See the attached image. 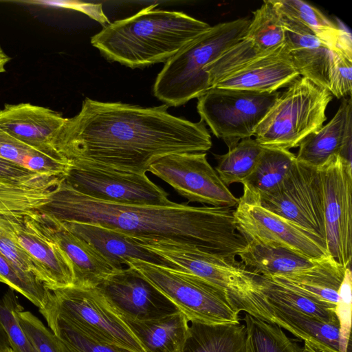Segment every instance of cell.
<instances>
[{"mask_svg": "<svg viewBox=\"0 0 352 352\" xmlns=\"http://www.w3.org/2000/svg\"><path fill=\"white\" fill-rule=\"evenodd\" d=\"M148 172L169 184L190 202L236 207L239 202L207 160L206 153H179L154 162Z\"/></svg>", "mask_w": 352, "mask_h": 352, "instance_id": "cell-11", "label": "cell"}, {"mask_svg": "<svg viewBox=\"0 0 352 352\" xmlns=\"http://www.w3.org/2000/svg\"><path fill=\"white\" fill-rule=\"evenodd\" d=\"M234 215L239 231L248 241L287 248L311 259L331 257L322 239L267 210L258 201L241 197Z\"/></svg>", "mask_w": 352, "mask_h": 352, "instance_id": "cell-13", "label": "cell"}, {"mask_svg": "<svg viewBox=\"0 0 352 352\" xmlns=\"http://www.w3.org/2000/svg\"><path fill=\"white\" fill-rule=\"evenodd\" d=\"M352 56L335 51L329 91L338 98L351 95Z\"/></svg>", "mask_w": 352, "mask_h": 352, "instance_id": "cell-39", "label": "cell"}, {"mask_svg": "<svg viewBox=\"0 0 352 352\" xmlns=\"http://www.w3.org/2000/svg\"><path fill=\"white\" fill-rule=\"evenodd\" d=\"M0 352H13V351H12V349L10 348V349H9L8 351H1L0 350Z\"/></svg>", "mask_w": 352, "mask_h": 352, "instance_id": "cell-44", "label": "cell"}, {"mask_svg": "<svg viewBox=\"0 0 352 352\" xmlns=\"http://www.w3.org/2000/svg\"><path fill=\"white\" fill-rule=\"evenodd\" d=\"M59 352H131L106 344L74 324L58 318L45 319Z\"/></svg>", "mask_w": 352, "mask_h": 352, "instance_id": "cell-34", "label": "cell"}, {"mask_svg": "<svg viewBox=\"0 0 352 352\" xmlns=\"http://www.w3.org/2000/svg\"><path fill=\"white\" fill-rule=\"evenodd\" d=\"M296 155L289 150L265 147L251 174L243 181L241 197L258 199L276 188L291 170Z\"/></svg>", "mask_w": 352, "mask_h": 352, "instance_id": "cell-27", "label": "cell"}, {"mask_svg": "<svg viewBox=\"0 0 352 352\" xmlns=\"http://www.w3.org/2000/svg\"><path fill=\"white\" fill-rule=\"evenodd\" d=\"M283 45L228 76L213 87L274 92L300 77Z\"/></svg>", "mask_w": 352, "mask_h": 352, "instance_id": "cell-22", "label": "cell"}, {"mask_svg": "<svg viewBox=\"0 0 352 352\" xmlns=\"http://www.w3.org/2000/svg\"><path fill=\"white\" fill-rule=\"evenodd\" d=\"M280 93L210 87L199 96L197 109L201 120L230 149L254 135L256 128Z\"/></svg>", "mask_w": 352, "mask_h": 352, "instance_id": "cell-8", "label": "cell"}, {"mask_svg": "<svg viewBox=\"0 0 352 352\" xmlns=\"http://www.w3.org/2000/svg\"><path fill=\"white\" fill-rule=\"evenodd\" d=\"M37 174L0 157V178L22 179Z\"/></svg>", "mask_w": 352, "mask_h": 352, "instance_id": "cell-41", "label": "cell"}, {"mask_svg": "<svg viewBox=\"0 0 352 352\" xmlns=\"http://www.w3.org/2000/svg\"><path fill=\"white\" fill-rule=\"evenodd\" d=\"M257 201L264 208L314 233L325 243L322 184L318 169L296 160L283 182Z\"/></svg>", "mask_w": 352, "mask_h": 352, "instance_id": "cell-9", "label": "cell"}, {"mask_svg": "<svg viewBox=\"0 0 352 352\" xmlns=\"http://www.w3.org/2000/svg\"><path fill=\"white\" fill-rule=\"evenodd\" d=\"M332 96L328 89L300 76L280 93L256 128L255 140L265 147H298L323 126Z\"/></svg>", "mask_w": 352, "mask_h": 352, "instance_id": "cell-6", "label": "cell"}, {"mask_svg": "<svg viewBox=\"0 0 352 352\" xmlns=\"http://www.w3.org/2000/svg\"><path fill=\"white\" fill-rule=\"evenodd\" d=\"M62 223L73 234L96 249L116 272L123 269L131 258L168 267L163 258L122 232L93 223Z\"/></svg>", "mask_w": 352, "mask_h": 352, "instance_id": "cell-23", "label": "cell"}, {"mask_svg": "<svg viewBox=\"0 0 352 352\" xmlns=\"http://www.w3.org/2000/svg\"><path fill=\"white\" fill-rule=\"evenodd\" d=\"M16 316L21 328L38 352H59L54 333L36 316L24 311L21 305Z\"/></svg>", "mask_w": 352, "mask_h": 352, "instance_id": "cell-38", "label": "cell"}, {"mask_svg": "<svg viewBox=\"0 0 352 352\" xmlns=\"http://www.w3.org/2000/svg\"><path fill=\"white\" fill-rule=\"evenodd\" d=\"M183 352H248L245 326L191 323Z\"/></svg>", "mask_w": 352, "mask_h": 352, "instance_id": "cell-28", "label": "cell"}, {"mask_svg": "<svg viewBox=\"0 0 352 352\" xmlns=\"http://www.w3.org/2000/svg\"><path fill=\"white\" fill-rule=\"evenodd\" d=\"M0 219L33 262L39 280L48 289L74 285L69 258L30 212L0 210Z\"/></svg>", "mask_w": 352, "mask_h": 352, "instance_id": "cell-15", "label": "cell"}, {"mask_svg": "<svg viewBox=\"0 0 352 352\" xmlns=\"http://www.w3.org/2000/svg\"><path fill=\"white\" fill-rule=\"evenodd\" d=\"M238 256L247 270L266 276H292L310 270L325 260L311 259L287 248L252 241H248L246 248Z\"/></svg>", "mask_w": 352, "mask_h": 352, "instance_id": "cell-25", "label": "cell"}, {"mask_svg": "<svg viewBox=\"0 0 352 352\" xmlns=\"http://www.w3.org/2000/svg\"><path fill=\"white\" fill-rule=\"evenodd\" d=\"M0 157L39 174L65 175L72 166L69 162L45 155L1 129Z\"/></svg>", "mask_w": 352, "mask_h": 352, "instance_id": "cell-30", "label": "cell"}, {"mask_svg": "<svg viewBox=\"0 0 352 352\" xmlns=\"http://www.w3.org/2000/svg\"><path fill=\"white\" fill-rule=\"evenodd\" d=\"M40 313L45 319L54 317L72 323L106 344L131 352H147L97 287L71 286L52 290Z\"/></svg>", "mask_w": 352, "mask_h": 352, "instance_id": "cell-7", "label": "cell"}, {"mask_svg": "<svg viewBox=\"0 0 352 352\" xmlns=\"http://www.w3.org/2000/svg\"><path fill=\"white\" fill-rule=\"evenodd\" d=\"M64 181L76 192L102 201L152 206L172 202L168 194L146 174L72 164Z\"/></svg>", "mask_w": 352, "mask_h": 352, "instance_id": "cell-10", "label": "cell"}, {"mask_svg": "<svg viewBox=\"0 0 352 352\" xmlns=\"http://www.w3.org/2000/svg\"><path fill=\"white\" fill-rule=\"evenodd\" d=\"M254 276L256 288L267 299L323 322L338 324L336 305L302 294L268 276L256 274Z\"/></svg>", "mask_w": 352, "mask_h": 352, "instance_id": "cell-29", "label": "cell"}, {"mask_svg": "<svg viewBox=\"0 0 352 352\" xmlns=\"http://www.w3.org/2000/svg\"><path fill=\"white\" fill-rule=\"evenodd\" d=\"M245 38L262 53L270 54L284 45L285 32L280 14L270 0L253 12Z\"/></svg>", "mask_w": 352, "mask_h": 352, "instance_id": "cell-32", "label": "cell"}, {"mask_svg": "<svg viewBox=\"0 0 352 352\" xmlns=\"http://www.w3.org/2000/svg\"><path fill=\"white\" fill-rule=\"evenodd\" d=\"M67 118L49 108L19 103L0 109V129L50 157L64 159L56 150V138Z\"/></svg>", "mask_w": 352, "mask_h": 352, "instance_id": "cell-18", "label": "cell"}, {"mask_svg": "<svg viewBox=\"0 0 352 352\" xmlns=\"http://www.w3.org/2000/svg\"><path fill=\"white\" fill-rule=\"evenodd\" d=\"M14 291L10 288L0 299V322L13 352H38L19 323L16 311L21 305Z\"/></svg>", "mask_w": 352, "mask_h": 352, "instance_id": "cell-36", "label": "cell"}, {"mask_svg": "<svg viewBox=\"0 0 352 352\" xmlns=\"http://www.w3.org/2000/svg\"><path fill=\"white\" fill-rule=\"evenodd\" d=\"M168 107L86 98L80 112L67 118L55 148L72 164L139 174L165 155L209 151L205 123L173 116Z\"/></svg>", "mask_w": 352, "mask_h": 352, "instance_id": "cell-1", "label": "cell"}, {"mask_svg": "<svg viewBox=\"0 0 352 352\" xmlns=\"http://www.w3.org/2000/svg\"><path fill=\"white\" fill-rule=\"evenodd\" d=\"M248 352H302V348L286 336L282 328L249 314L243 318Z\"/></svg>", "mask_w": 352, "mask_h": 352, "instance_id": "cell-33", "label": "cell"}, {"mask_svg": "<svg viewBox=\"0 0 352 352\" xmlns=\"http://www.w3.org/2000/svg\"><path fill=\"white\" fill-rule=\"evenodd\" d=\"M352 100L343 99L333 118L299 144L296 160L315 168L333 156H340L351 168Z\"/></svg>", "mask_w": 352, "mask_h": 352, "instance_id": "cell-20", "label": "cell"}, {"mask_svg": "<svg viewBox=\"0 0 352 352\" xmlns=\"http://www.w3.org/2000/svg\"><path fill=\"white\" fill-rule=\"evenodd\" d=\"M338 301L335 311L338 321L339 352H348L351 329L352 276L351 267L345 269L344 276L338 290Z\"/></svg>", "mask_w": 352, "mask_h": 352, "instance_id": "cell-37", "label": "cell"}, {"mask_svg": "<svg viewBox=\"0 0 352 352\" xmlns=\"http://www.w3.org/2000/svg\"><path fill=\"white\" fill-rule=\"evenodd\" d=\"M29 212L69 258L74 272L73 286L96 288L116 272L96 249L73 234L63 223L47 214Z\"/></svg>", "mask_w": 352, "mask_h": 352, "instance_id": "cell-19", "label": "cell"}, {"mask_svg": "<svg viewBox=\"0 0 352 352\" xmlns=\"http://www.w3.org/2000/svg\"><path fill=\"white\" fill-rule=\"evenodd\" d=\"M147 352H183L190 325L179 310L148 320L124 319Z\"/></svg>", "mask_w": 352, "mask_h": 352, "instance_id": "cell-24", "label": "cell"}, {"mask_svg": "<svg viewBox=\"0 0 352 352\" xmlns=\"http://www.w3.org/2000/svg\"><path fill=\"white\" fill-rule=\"evenodd\" d=\"M279 14L304 25L333 51L352 56L351 36L318 8L300 0H270Z\"/></svg>", "mask_w": 352, "mask_h": 352, "instance_id": "cell-26", "label": "cell"}, {"mask_svg": "<svg viewBox=\"0 0 352 352\" xmlns=\"http://www.w3.org/2000/svg\"><path fill=\"white\" fill-rule=\"evenodd\" d=\"M280 15L285 32L284 45L294 67L300 76L329 90L335 51L304 25Z\"/></svg>", "mask_w": 352, "mask_h": 352, "instance_id": "cell-21", "label": "cell"}, {"mask_svg": "<svg viewBox=\"0 0 352 352\" xmlns=\"http://www.w3.org/2000/svg\"><path fill=\"white\" fill-rule=\"evenodd\" d=\"M318 169L322 184L326 248L346 269L352 258V168L336 155Z\"/></svg>", "mask_w": 352, "mask_h": 352, "instance_id": "cell-12", "label": "cell"}, {"mask_svg": "<svg viewBox=\"0 0 352 352\" xmlns=\"http://www.w3.org/2000/svg\"><path fill=\"white\" fill-rule=\"evenodd\" d=\"M263 148L255 139H243L226 153L214 155L217 162L214 170L226 186L242 184L252 172Z\"/></svg>", "mask_w": 352, "mask_h": 352, "instance_id": "cell-31", "label": "cell"}, {"mask_svg": "<svg viewBox=\"0 0 352 352\" xmlns=\"http://www.w3.org/2000/svg\"><path fill=\"white\" fill-rule=\"evenodd\" d=\"M126 266L141 275L191 323L240 322L241 311L223 288L192 274L133 258Z\"/></svg>", "mask_w": 352, "mask_h": 352, "instance_id": "cell-5", "label": "cell"}, {"mask_svg": "<svg viewBox=\"0 0 352 352\" xmlns=\"http://www.w3.org/2000/svg\"><path fill=\"white\" fill-rule=\"evenodd\" d=\"M238 309L267 322L276 324L318 352H339V326L323 322L286 305L265 298L255 287L232 298Z\"/></svg>", "mask_w": 352, "mask_h": 352, "instance_id": "cell-16", "label": "cell"}, {"mask_svg": "<svg viewBox=\"0 0 352 352\" xmlns=\"http://www.w3.org/2000/svg\"><path fill=\"white\" fill-rule=\"evenodd\" d=\"M250 21L218 23L184 47L157 75L154 96L168 107H178L204 94L210 88L206 67L245 36Z\"/></svg>", "mask_w": 352, "mask_h": 352, "instance_id": "cell-4", "label": "cell"}, {"mask_svg": "<svg viewBox=\"0 0 352 352\" xmlns=\"http://www.w3.org/2000/svg\"><path fill=\"white\" fill-rule=\"evenodd\" d=\"M123 319L148 320L175 312V306L129 267L97 287Z\"/></svg>", "mask_w": 352, "mask_h": 352, "instance_id": "cell-17", "label": "cell"}, {"mask_svg": "<svg viewBox=\"0 0 352 352\" xmlns=\"http://www.w3.org/2000/svg\"><path fill=\"white\" fill-rule=\"evenodd\" d=\"M0 252L14 265L25 272L33 274L39 280L36 266L1 219Z\"/></svg>", "mask_w": 352, "mask_h": 352, "instance_id": "cell-40", "label": "cell"}, {"mask_svg": "<svg viewBox=\"0 0 352 352\" xmlns=\"http://www.w3.org/2000/svg\"><path fill=\"white\" fill-rule=\"evenodd\" d=\"M0 277L10 288L20 293L36 306L39 311L45 309L51 296V290L33 274L14 265L0 252Z\"/></svg>", "mask_w": 352, "mask_h": 352, "instance_id": "cell-35", "label": "cell"}, {"mask_svg": "<svg viewBox=\"0 0 352 352\" xmlns=\"http://www.w3.org/2000/svg\"><path fill=\"white\" fill-rule=\"evenodd\" d=\"M24 210L49 214L62 222L93 223L135 239L169 241L189 245L232 263L248 240L229 207L127 205L83 195L59 179L26 187L21 196Z\"/></svg>", "mask_w": 352, "mask_h": 352, "instance_id": "cell-2", "label": "cell"}, {"mask_svg": "<svg viewBox=\"0 0 352 352\" xmlns=\"http://www.w3.org/2000/svg\"><path fill=\"white\" fill-rule=\"evenodd\" d=\"M143 8L116 21L91 38L107 59L131 68L166 62L211 27L184 12Z\"/></svg>", "mask_w": 352, "mask_h": 352, "instance_id": "cell-3", "label": "cell"}, {"mask_svg": "<svg viewBox=\"0 0 352 352\" xmlns=\"http://www.w3.org/2000/svg\"><path fill=\"white\" fill-rule=\"evenodd\" d=\"M0 283H4V284H5V283H4L3 280L1 277H0Z\"/></svg>", "mask_w": 352, "mask_h": 352, "instance_id": "cell-45", "label": "cell"}, {"mask_svg": "<svg viewBox=\"0 0 352 352\" xmlns=\"http://www.w3.org/2000/svg\"><path fill=\"white\" fill-rule=\"evenodd\" d=\"M302 352H318L309 343L304 342Z\"/></svg>", "mask_w": 352, "mask_h": 352, "instance_id": "cell-43", "label": "cell"}, {"mask_svg": "<svg viewBox=\"0 0 352 352\" xmlns=\"http://www.w3.org/2000/svg\"><path fill=\"white\" fill-rule=\"evenodd\" d=\"M136 240L163 258L168 267L201 278L226 289L231 296H242L256 286L254 274L241 263H232L186 244L169 241Z\"/></svg>", "mask_w": 352, "mask_h": 352, "instance_id": "cell-14", "label": "cell"}, {"mask_svg": "<svg viewBox=\"0 0 352 352\" xmlns=\"http://www.w3.org/2000/svg\"><path fill=\"white\" fill-rule=\"evenodd\" d=\"M10 58L3 52L0 46V74L6 71V65Z\"/></svg>", "mask_w": 352, "mask_h": 352, "instance_id": "cell-42", "label": "cell"}]
</instances>
